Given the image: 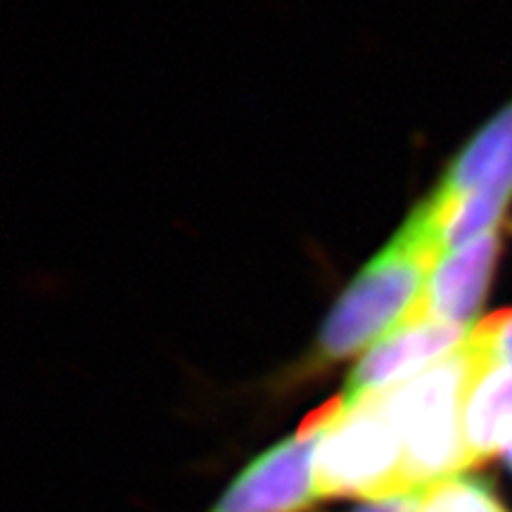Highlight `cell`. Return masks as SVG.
Segmentation results:
<instances>
[{"instance_id": "6da1fadb", "label": "cell", "mask_w": 512, "mask_h": 512, "mask_svg": "<svg viewBox=\"0 0 512 512\" xmlns=\"http://www.w3.org/2000/svg\"><path fill=\"white\" fill-rule=\"evenodd\" d=\"M439 256L430 223L415 207L394 240L356 275L332 306L316 344L299 368V380L323 373L370 347L377 337L389 335L415 309Z\"/></svg>"}, {"instance_id": "7a4b0ae2", "label": "cell", "mask_w": 512, "mask_h": 512, "mask_svg": "<svg viewBox=\"0 0 512 512\" xmlns=\"http://www.w3.org/2000/svg\"><path fill=\"white\" fill-rule=\"evenodd\" d=\"M318 427L313 486L318 498H377L413 494L399 427L382 396L347 406L332 399L304 420Z\"/></svg>"}, {"instance_id": "3957f363", "label": "cell", "mask_w": 512, "mask_h": 512, "mask_svg": "<svg viewBox=\"0 0 512 512\" xmlns=\"http://www.w3.org/2000/svg\"><path fill=\"white\" fill-rule=\"evenodd\" d=\"M472 366L475 347L467 335L463 347L437 366L377 394L399 427L413 489L425 491L448 477L472 472L465 441V392Z\"/></svg>"}, {"instance_id": "277c9868", "label": "cell", "mask_w": 512, "mask_h": 512, "mask_svg": "<svg viewBox=\"0 0 512 512\" xmlns=\"http://www.w3.org/2000/svg\"><path fill=\"white\" fill-rule=\"evenodd\" d=\"M318 427L304 425L290 439L256 456L209 512H309L318 501L313 486Z\"/></svg>"}, {"instance_id": "5b68a950", "label": "cell", "mask_w": 512, "mask_h": 512, "mask_svg": "<svg viewBox=\"0 0 512 512\" xmlns=\"http://www.w3.org/2000/svg\"><path fill=\"white\" fill-rule=\"evenodd\" d=\"M470 330L411 311L351 370L339 399L351 406L411 382L463 347Z\"/></svg>"}, {"instance_id": "8992f818", "label": "cell", "mask_w": 512, "mask_h": 512, "mask_svg": "<svg viewBox=\"0 0 512 512\" xmlns=\"http://www.w3.org/2000/svg\"><path fill=\"white\" fill-rule=\"evenodd\" d=\"M503 228L439 256L413 313L470 328L482 309L503 249Z\"/></svg>"}, {"instance_id": "52a82bcc", "label": "cell", "mask_w": 512, "mask_h": 512, "mask_svg": "<svg viewBox=\"0 0 512 512\" xmlns=\"http://www.w3.org/2000/svg\"><path fill=\"white\" fill-rule=\"evenodd\" d=\"M475 366L465 392V441L472 467L503 456L512 441V370L491 354L479 323L470 330Z\"/></svg>"}, {"instance_id": "ba28073f", "label": "cell", "mask_w": 512, "mask_h": 512, "mask_svg": "<svg viewBox=\"0 0 512 512\" xmlns=\"http://www.w3.org/2000/svg\"><path fill=\"white\" fill-rule=\"evenodd\" d=\"M475 192L512 197V100L460 150L432 195L458 200Z\"/></svg>"}, {"instance_id": "9c48e42d", "label": "cell", "mask_w": 512, "mask_h": 512, "mask_svg": "<svg viewBox=\"0 0 512 512\" xmlns=\"http://www.w3.org/2000/svg\"><path fill=\"white\" fill-rule=\"evenodd\" d=\"M420 512H512L486 477L463 472L425 489Z\"/></svg>"}, {"instance_id": "30bf717a", "label": "cell", "mask_w": 512, "mask_h": 512, "mask_svg": "<svg viewBox=\"0 0 512 512\" xmlns=\"http://www.w3.org/2000/svg\"><path fill=\"white\" fill-rule=\"evenodd\" d=\"M491 354L512 370V311H501L479 323Z\"/></svg>"}, {"instance_id": "8fae6325", "label": "cell", "mask_w": 512, "mask_h": 512, "mask_svg": "<svg viewBox=\"0 0 512 512\" xmlns=\"http://www.w3.org/2000/svg\"><path fill=\"white\" fill-rule=\"evenodd\" d=\"M422 494L425 491H413V494L377 498V501H366L349 512H420Z\"/></svg>"}, {"instance_id": "7c38bea8", "label": "cell", "mask_w": 512, "mask_h": 512, "mask_svg": "<svg viewBox=\"0 0 512 512\" xmlns=\"http://www.w3.org/2000/svg\"><path fill=\"white\" fill-rule=\"evenodd\" d=\"M503 460H505V465H508V470L512 472V441L508 444V448L503 451Z\"/></svg>"}]
</instances>
